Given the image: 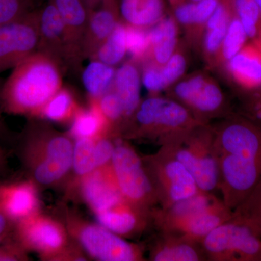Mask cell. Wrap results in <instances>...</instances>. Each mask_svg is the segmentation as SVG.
Returning a JSON list of instances; mask_svg holds the SVG:
<instances>
[{
    "mask_svg": "<svg viewBox=\"0 0 261 261\" xmlns=\"http://www.w3.org/2000/svg\"><path fill=\"white\" fill-rule=\"evenodd\" d=\"M212 126L219 190L233 212L261 179V124L233 113Z\"/></svg>",
    "mask_w": 261,
    "mask_h": 261,
    "instance_id": "obj_1",
    "label": "cell"
},
{
    "mask_svg": "<svg viewBox=\"0 0 261 261\" xmlns=\"http://www.w3.org/2000/svg\"><path fill=\"white\" fill-rule=\"evenodd\" d=\"M63 72L42 53L29 56L13 68L0 89L3 112L38 118L48 101L63 87Z\"/></svg>",
    "mask_w": 261,
    "mask_h": 261,
    "instance_id": "obj_2",
    "label": "cell"
},
{
    "mask_svg": "<svg viewBox=\"0 0 261 261\" xmlns=\"http://www.w3.org/2000/svg\"><path fill=\"white\" fill-rule=\"evenodd\" d=\"M74 140L45 122L32 121L20 141L19 154L29 178L39 187L65 188L73 164Z\"/></svg>",
    "mask_w": 261,
    "mask_h": 261,
    "instance_id": "obj_3",
    "label": "cell"
},
{
    "mask_svg": "<svg viewBox=\"0 0 261 261\" xmlns=\"http://www.w3.org/2000/svg\"><path fill=\"white\" fill-rule=\"evenodd\" d=\"M233 212L222 199L200 191L168 208L152 211V226L159 231L176 233L200 243L219 225L231 219Z\"/></svg>",
    "mask_w": 261,
    "mask_h": 261,
    "instance_id": "obj_4",
    "label": "cell"
},
{
    "mask_svg": "<svg viewBox=\"0 0 261 261\" xmlns=\"http://www.w3.org/2000/svg\"><path fill=\"white\" fill-rule=\"evenodd\" d=\"M200 123L172 98L152 95L141 101L120 137L148 141L160 147L175 136Z\"/></svg>",
    "mask_w": 261,
    "mask_h": 261,
    "instance_id": "obj_5",
    "label": "cell"
},
{
    "mask_svg": "<svg viewBox=\"0 0 261 261\" xmlns=\"http://www.w3.org/2000/svg\"><path fill=\"white\" fill-rule=\"evenodd\" d=\"M56 212L70 238L91 258L100 261L145 260L140 245L126 241L99 223L90 222L65 204L58 205Z\"/></svg>",
    "mask_w": 261,
    "mask_h": 261,
    "instance_id": "obj_6",
    "label": "cell"
},
{
    "mask_svg": "<svg viewBox=\"0 0 261 261\" xmlns=\"http://www.w3.org/2000/svg\"><path fill=\"white\" fill-rule=\"evenodd\" d=\"M13 237L27 251L35 252L42 260H88L61 220L42 211L15 223Z\"/></svg>",
    "mask_w": 261,
    "mask_h": 261,
    "instance_id": "obj_7",
    "label": "cell"
},
{
    "mask_svg": "<svg viewBox=\"0 0 261 261\" xmlns=\"http://www.w3.org/2000/svg\"><path fill=\"white\" fill-rule=\"evenodd\" d=\"M191 173L199 190H219V173L214 149V133L209 123H198L161 146Z\"/></svg>",
    "mask_w": 261,
    "mask_h": 261,
    "instance_id": "obj_8",
    "label": "cell"
},
{
    "mask_svg": "<svg viewBox=\"0 0 261 261\" xmlns=\"http://www.w3.org/2000/svg\"><path fill=\"white\" fill-rule=\"evenodd\" d=\"M200 245L207 260L261 261V224L233 214Z\"/></svg>",
    "mask_w": 261,
    "mask_h": 261,
    "instance_id": "obj_9",
    "label": "cell"
},
{
    "mask_svg": "<svg viewBox=\"0 0 261 261\" xmlns=\"http://www.w3.org/2000/svg\"><path fill=\"white\" fill-rule=\"evenodd\" d=\"M111 166L118 188L126 200L149 213L159 207L142 157L121 137H116Z\"/></svg>",
    "mask_w": 261,
    "mask_h": 261,
    "instance_id": "obj_10",
    "label": "cell"
},
{
    "mask_svg": "<svg viewBox=\"0 0 261 261\" xmlns=\"http://www.w3.org/2000/svg\"><path fill=\"white\" fill-rule=\"evenodd\" d=\"M142 159L161 208H168L200 191L188 170L162 147Z\"/></svg>",
    "mask_w": 261,
    "mask_h": 261,
    "instance_id": "obj_11",
    "label": "cell"
},
{
    "mask_svg": "<svg viewBox=\"0 0 261 261\" xmlns=\"http://www.w3.org/2000/svg\"><path fill=\"white\" fill-rule=\"evenodd\" d=\"M171 87L169 97L181 103L200 123L233 113L219 84L205 73H195Z\"/></svg>",
    "mask_w": 261,
    "mask_h": 261,
    "instance_id": "obj_12",
    "label": "cell"
},
{
    "mask_svg": "<svg viewBox=\"0 0 261 261\" xmlns=\"http://www.w3.org/2000/svg\"><path fill=\"white\" fill-rule=\"evenodd\" d=\"M39 37L38 8L0 25V73L37 53Z\"/></svg>",
    "mask_w": 261,
    "mask_h": 261,
    "instance_id": "obj_13",
    "label": "cell"
},
{
    "mask_svg": "<svg viewBox=\"0 0 261 261\" xmlns=\"http://www.w3.org/2000/svg\"><path fill=\"white\" fill-rule=\"evenodd\" d=\"M61 15L66 37L67 71L80 74L84 58L83 44L89 16L86 0H49Z\"/></svg>",
    "mask_w": 261,
    "mask_h": 261,
    "instance_id": "obj_14",
    "label": "cell"
},
{
    "mask_svg": "<svg viewBox=\"0 0 261 261\" xmlns=\"http://www.w3.org/2000/svg\"><path fill=\"white\" fill-rule=\"evenodd\" d=\"M67 197L80 198L94 215L106 210L123 198L111 163L94 170L77 182Z\"/></svg>",
    "mask_w": 261,
    "mask_h": 261,
    "instance_id": "obj_15",
    "label": "cell"
},
{
    "mask_svg": "<svg viewBox=\"0 0 261 261\" xmlns=\"http://www.w3.org/2000/svg\"><path fill=\"white\" fill-rule=\"evenodd\" d=\"M94 216L99 224L125 239L138 238L152 226V213L142 210L124 197Z\"/></svg>",
    "mask_w": 261,
    "mask_h": 261,
    "instance_id": "obj_16",
    "label": "cell"
},
{
    "mask_svg": "<svg viewBox=\"0 0 261 261\" xmlns=\"http://www.w3.org/2000/svg\"><path fill=\"white\" fill-rule=\"evenodd\" d=\"M39 12V47L38 51L42 53L67 71L68 53L64 24L58 10L47 0Z\"/></svg>",
    "mask_w": 261,
    "mask_h": 261,
    "instance_id": "obj_17",
    "label": "cell"
},
{
    "mask_svg": "<svg viewBox=\"0 0 261 261\" xmlns=\"http://www.w3.org/2000/svg\"><path fill=\"white\" fill-rule=\"evenodd\" d=\"M39 186L31 178L0 185V212L13 224L41 211Z\"/></svg>",
    "mask_w": 261,
    "mask_h": 261,
    "instance_id": "obj_18",
    "label": "cell"
},
{
    "mask_svg": "<svg viewBox=\"0 0 261 261\" xmlns=\"http://www.w3.org/2000/svg\"><path fill=\"white\" fill-rule=\"evenodd\" d=\"M121 20L118 0H102L89 11L88 23L84 36V60L92 59L99 46Z\"/></svg>",
    "mask_w": 261,
    "mask_h": 261,
    "instance_id": "obj_19",
    "label": "cell"
},
{
    "mask_svg": "<svg viewBox=\"0 0 261 261\" xmlns=\"http://www.w3.org/2000/svg\"><path fill=\"white\" fill-rule=\"evenodd\" d=\"M156 235L149 247V260H207L200 243L176 233L158 231Z\"/></svg>",
    "mask_w": 261,
    "mask_h": 261,
    "instance_id": "obj_20",
    "label": "cell"
},
{
    "mask_svg": "<svg viewBox=\"0 0 261 261\" xmlns=\"http://www.w3.org/2000/svg\"><path fill=\"white\" fill-rule=\"evenodd\" d=\"M228 75L247 92L261 87V43L246 44L224 65Z\"/></svg>",
    "mask_w": 261,
    "mask_h": 261,
    "instance_id": "obj_21",
    "label": "cell"
},
{
    "mask_svg": "<svg viewBox=\"0 0 261 261\" xmlns=\"http://www.w3.org/2000/svg\"><path fill=\"white\" fill-rule=\"evenodd\" d=\"M141 83L139 65L132 60L125 62L116 70L112 89L121 99L123 106L126 118L124 128L142 101Z\"/></svg>",
    "mask_w": 261,
    "mask_h": 261,
    "instance_id": "obj_22",
    "label": "cell"
},
{
    "mask_svg": "<svg viewBox=\"0 0 261 261\" xmlns=\"http://www.w3.org/2000/svg\"><path fill=\"white\" fill-rule=\"evenodd\" d=\"M67 133L73 140L83 138L96 140L108 136L115 137L112 127L94 99H89L87 108L80 106Z\"/></svg>",
    "mask_w": 261,
    "mask_h": 261,
    "instance_id": "obj_23",
    "label": "cell"
},
{
    "mask_svg": "<svg viewBox=\"0 0 261 261\" xmlns=\"http://www.w3.org/2000/svg\"><path fill=\"white\" fill-rule=\"evenodd\" d=\"M178 23L174 17H164L149 29L150 50L148 61L165 64L178 47Z\"/></svg>",
    "mask_w": 261,
    "mask_h": 261,
    "instance_id": "obj_24",
    "label": "cell"
},
{
    "mask_svg": "<svg viewBox=\"0 0 261 261\" xmlns=\"http://www.w3.org/2000/svg\"><path fill=\"white\" fill-rule=\"evenodd\" d=\"M121 20L127 25L149 29L165 16V0H118Z\"/></svg>",
    "mask_w": 261,
    "mask_h": 261,
    "instance_id": "obj_25",
    "label": "cell"
},
{
    "mask_svg": "<svg viewBox=\"0 0 261 261\" xmlns=\"http://www.w3.org/2000/svg\"><path fill=\"white\" fill-rule=\"evenodd\" d=\"M116 69L98 60L90 63L82 70V79L89 99H97L112 89Z\"/></svg>",
    "mask_w": 261,
    "mask_h": 261,
    "instance_id": "obj_26",
    "label": "cell"
},
{
    "mask_svg": "<svg viewBox=\"0 0 261 261\" xmlns=\"http://www.w3.org/2000/svg\"><path fill=\"white\" fill-rule=\"evenodd\" d=\"M80 107L73 92L63 87L48 101L38 118L62 124H70Z\"/></svg>",
    "mask_w": 261,
    "mask_h": 261,
    "instance_id": "obj_27",
    "label": "cell"
},
{
    "mask_svg": "<svg viewBox=\"0 0 261 261\" xmlns=\"http://www.w3.org/2000/svg\"><path fill=\"white\" fill-rule=\"evenodd\" d=\"M94 145L95 140L94 139L74 140L71 174L65 188L66 192L71 190L80 179L98 168Z\"/></svg>",
    "mask_w": 261,
    "mask_h": 261,
    "instance_id": "obj_28",
    "label": "cell"
},
{
    "mask_svg": "<svg viewBox=\"0 0 261 261\" xmlns=\"http://www.w3.org/2000/svg\"><path fill=\"white\" fill-rule=\"evenodd\" d=\"M127 54L126 24L122 20L98 48L92 59L98 60L114 67L119 64Z\"/></svg>",
    "mask_w": 261,
    "mask_h": 261,
    "instance_id": "obj_29",
    "label": "cell"
},
{
    "mask_svg": "<svg viewBox=\"0 0 261 261\" xmlns=\"http://www.w3.org/2000/svg\"><path fill=\"white\" fill-rule=\"evenodd\" d=\"M235 14L251 42L261 43V11L254 0H233Z\"/></svg>",
    "mask_w": 261,
    "mask_h": 261,
    "instance_id": "obj_30",
    "label": "cell"
},
{
    "mask_svg": "<svg viewBox=\"0 0 261 261\" xmlns=\"http://www.w3.org/2000/svg\"><path fill=\"white\" fill-rule=\"evenodd\" d=\"M247 39L248 38L243 25L236 14L233 15L228 23L216 63L221 65H226L245 47Z\"/></svg>",
    "mask_w": 261,
    "mask_h": 261,
    "instance_id": "obj_31",
    "label": "cell"
},
{
    "mask_svg": "<svg viewBox=\"0 0 261 261\" xmlns=\"http://www.w3.org/2000/svg\"><path fill=\"white\" fill-rule=\"evenodd\" d=\"M94 100L112 127L114 137H120L126 123V118L121 99L116 92L113 89H110L102 97Z\"/></svg>",
    "mask_w": 261,
    "mask_h": 261,
    "instance_id": "obj_32",
    "label": "cell"
},
{
    "mask_svg": "<svg viewBox=\"0 0 261 261\" xmlns=\"http://www.w3.org/2000/svg\"><path fill=\"white\" fill-rule=\"evenodd\" d=\"M126 30L127 54L132 58L130 60L138 65L148 61L150 50L149 29L126 24Z\"/></svg>",
    "mask_w": 261,
    "mask_h": 261,
    "instance_id": "obj_33",
    "label": "cell"
},
{
    "mask_svg": "<svg viewBox=\"0 0 261 261\" xmlns=\"http://www.w3.org/2000/svg\"><path fill=\"white\" fill-rule=\"evenodd\" d=\"M187 68L186 54L178 45L169 60L165 64L160 65V73L165 89L176 84L185 74Z\"/></svg>",
    "mask_w": 261,
    "mask_h": 261,
    "instance_id": "obj_34",
    "label": "cell"
},
{
    "mask_svg": "<svg viewBox=\"0 0 261 261\" xmlns=\"http://www.w3.org/2000/svg\"><path fill=\"white\" fill-rule=\"evenodd\" d=\"M229 22L220 23L212 28L205 29V35L203 37V53L210 63H216L217 61Z\"/></svg>",
    "mask_w": 261,
    "mask_h": 261,
    "instance_id": "obj_35",
    "label": "cell"
},
{
    "mask_svg": "<svg viewBox=\"0 0 261 261\" xmlns=\"http://www.w3.org/2000/svg\"><path fill=\"white\" fill-rule=\"evenodd\" d=\"M233 214L253 220L261 224V179L250 195L235 209Z\"/></svg>",
    "mask_w": 261,
    "mask_h": 261,
    "instance_id": "obj_36",
    "label": "cell"
},
{
    "mask_svg": "<svg viewBox=\"0 0 261 261\" xmlns=\"http://www.w3.org/2000/svg\"><path fill=\"white\" fill-rule=\"evenodd\" d=\"M32 0H0V25L16 20L28 13Z\"/></svg>",
    "mask_w": 261,
    "mask_h": 261,
    "instance_id": "obj_37",
    "label": "cell"
},
{
    "mask_svg": "<svg viewBox=\"0 0 261 261\" xmlns=\"http://www.w3.org/2000/svg\"><path fill=\"white\" fill-rule=\"evenodd\" d=\"M141 80L144 87L152 95L164 90L162 79L160 73V65L151 61L142 63Z\"/></svg>",
    "mask_w": 261,
    "mask_h": 261,
    "instance_id": "obj_38",
    "label": "cell"
},
{
    "mask_svg": "<svg viewBox=\"0 0 261 261\" xmlns=\"http://www.w3.org/2000/svg\"><path fill=\"white\" fill-rule=\"evenodd\" d=\"M29 253L13 237L0 243V261H28Z\"/></svg>",
    "mask_w": 261,
    "mask_h": 261,
    "instance_id": "obj_39",
    "label": "cell"
},
{
    "mask_svg": "<svg viewBox=\"0 0 261 261\" xmlns=\"http://www.w3.org/2000/svg\"><path fill=\"white\" fill-rule=\"evenodd\" d=\"M242 114L261 124V87L247 92L243 101V113Z\"/></svg>",
    "mask_w": 261,
    "mask_h": 261,
    "instance_id": "obj_40",
    "label": "cell"
},
{
    "mask_svg": "<svg viewBox=\"0 0 261 261\" xmlns=\"http://www.w3.org/2000/svg\"><path fill=\"white\" fill-rule=\"evenodd\" d=\"M14 224L3 213L0 212V237L8 236L13 233Z\"/></svg>",
    "mask_w": 261,
    "mask_h": 261,
    "instance_id": "obj_41",
    "label": "cell"
},
{
    "mask_svg": "<svg viewBox=\"0 0 261 261\" xmlns=\"http://www.w3.org/2000/svg\"><path fill=\"white\" fill-rule=\"evenodd\" d=\"M8 159L4 149L0 146V174H4L8 169Z\"/></svg>",
    "mask_w": 261,
    "mask_h": 261,
    "instance_id": "obj_42",
    "label": "cell"
},
{
    "mask_svg": "<svg viewBox=\"0 0 261 261\" xmlns=\"http://www.w3.org/2000/svg\"><path fill=\"white\" fill-rule=\"evenodd\" d=\"M3 108H2L1 104H0V135H5L6 132V126H5L4 120L3 116Z\"/></svg>",
    "mask_w": 261,
    "mask_h": 261,
    "instance_id": "obj_43",
    "label": "cell"
},
{
    "mask_svg": "<svg viewBox=\"0 0 261 261\" xmlns=\"http://www.w3.org/2000/svg\"><path fill=\"white\" fill-rule=\"evenodd\" d=\"M86 1L88 5L89 11H90L91 10L94 9L102 0H86Z\"/></svg>",
    "mask_w": 261,
    "mask_h": 261,
    "instance_id": "obj_44",
    "label": "cell"
},
{
    "mask_svg": "<svg viewBox=\"0 0 261 261\" xmlns=\"http://www.w3.org/2000/svg\"><path fill=\"white\" fill-rule=\"evenodd\" d=\"M170 3H171V5L173 6L177 3H179V2L184 1V0H169Z\"/></svg>",
    "mask_w": 261,
    "mask_h": 261,
    "instance_id": "obj_45",
    "label": "cell"
},
{
    "mask_svg": "<svg viewBox=\"0 0 261 261\" xmlns=\"http://www.w3.org/2000/svg\"><path fill=\"white\" fill-rule=\"evenodd\" d=\"M11 234H12V233H11ZM11 234L8 235V236H2V237H0V243H3V242H4L5 240H7V239L9 238V237Z\"/></svg>",
    "mask_w": 261,
    "mask_h": 261,
    "instance_id": "obj_46",
    "label": "cell"
},
{
    "mask_svg": "<svg viewBox=\"0 0 261 261\" xmlns=\"http://www.w3.org/2000/svg\"><path fill=\"white\" fill-rule=\"evenodd\" d=\"M254 1L256 3L257 6H258V8H260L261 11V0H254Z\"/></svg>",
    "mask_w": 261,
    "mask_h": 261,
    "instance_id": "obj_47",
    "label": "cell"
},
{
    "mask_svg": "<svg viewBox=\"0 0 261 261\" xmlns=\"http://www.w3.org/2000/svg\"><path fill=\"white\" fill-rule=\"evenodd\" d=\"M190 1H192V2H199V1H201V0H190Z\"/></svg>",
    "mask_w": 261,
    "mask_h": 261,
    "instance_id": "obj_48",
    "label": "cell"
}]
</instances>
